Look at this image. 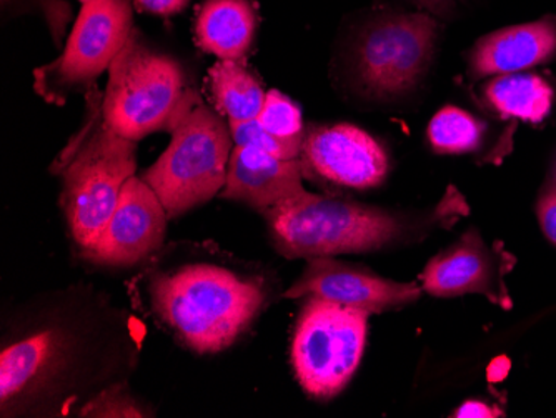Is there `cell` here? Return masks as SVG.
Returning <instances> with one entry per match:
<instances>
[{"label": "cell", "instance_id": "1", "mask_svg": "<svg viewBox=\"0 0 556 418\" xmlns=\"http://www.w3.org/2000/svg\"><path fill=\"white\" fill-rule=\"evenodd\" d=\"M265 297L261 280L217 262L162 268L147 283L150 314L195 354L229 349L254 322Z\"/></svg>", "mask_w": 556, "mask_h": 418}, {"label": "cell", "instance_id": "2", "mask_svg": "<svg viewBox=\"0 0 556 418\" xmlns=\"http://www.w3.org/2000/svg\"><path fill=\"white\" fill-rule=\"evenodd\" d=\"M89 109L83 129L52 167L62 177V211L80 254L99 239L137 170L136 140L105 124L100 97H92Z\"/></svg>", "mask_w": 556, "mask_h": 418}, {"label": "cell", "instance_id": "3", "mask_svg": "<svg viewBox=\"0 0 556 418\" xmlns=\"http://www.w3.org/2000/svg\"><path fill=\"white\" fill-rule=\"evenodd\" d=\"M200 102L180 62L150 47L137 30L112 62L100 96L105 124L136 142L172 132Z\"/></svg>", "mask_w": 556, "mask_h": 418}, {"label": "cell", "instance_id": "4", "mask_svg": "<svg viewBox=\"0 0 556 418\" xmlns=\"http://www.w3.org/2000/svg\"><path fill=\"white\" fill-rule=\"evenodd\" d=\"M275 249L289 258L371 252L402 239L399 215L357 202L305 192L265 214Z\"/></svg>", "mask_w": 556, "mask_h": 418}, {"label": "cell", "instance_id": "5", "mask_svg": "<svg viewBox=\"0 0 556 418\" xmlns=\"http://www.w3.org/2000/svg\"><path fill=\"white\" fill-rule=\"evenodd\" d=\"M232 142L220 114L202 102L172 130L164 154L142 176L168 218L205 204L224 190Z\"/></svg>", "mask_w": 556, "mask_h": 418}, {"label": "cell", "instance_id": "6", "mask_svg": "<svg viewBox=\"0 0 556 418\" xmlns=\"http://www.w3.org/2000/svg\"><path fill=\"white\" fill-rule=\"evenodd\" d=\"M370 312L308 297L296 320L292 365L296 380L315 398H332L361 365Z\"/></svg>", "mask_w": 556, "mask_h": 418}, {"label": "cell", "instance_id": "7", "mask_svg": "<svg viewBox=\"0 0 556 418\" xmlns=\"http://www.w3.org/2000/svg\"><path fill=\"white\" fill-rule=\"evenodd\" d=\"M439 24L428 12H382L352 46L353 76L364 92L396 97L414 89L435 52Z\"/></svg>", "mask_w": 556, "mask_h": 418}, {"label": "cell", "instance_id": "8", "mask_svg": "<svg viewBox=\"0 0 556 418\" xmlns=\"http://www.w3.org/2000/svg\"><path fill=\"white\" fill-rule=\"evenodd\" d=\"M134 33L130 0H90L83 4L61 58L34 72L36 92L62 105L68 93L89 89L109 72Z\"/></svg>", "mask_w": 556, "mask_h": 418}, {"label": "cell", "instance_id": "9", "mask_svg": "<svg viewBox=\"0 0 556 418\" xmlns=\"http://www.w3.org/2000/svg\"><path fill=\"white\" fill-rule=\"evenodd\" d=\"M167 218L157 193L142 177L134 176L99 239L80 255L104 267H132L164 245Z\"/></svg>", "mask_w": 556, "mask_h": 418}, {"label": "cell", "instance_id": "10", "mask_svg": "<svg viewBox=\"0 0 556 418\" xmlns=\"http://www.w3.org/2000/svg\"><path fill=\"white\" fill-rule=\"evenodd\" d=\"M514 264L510 254L489 248L478 230L471 229L448 251L428 262L421 283L425 292L435 297L480 293L493 304L510 308L505 277Z\"/></svg>", "mask_w": 556, "mask_h": 418}, {"label": "cell", "instance_id": "11", "mask_svg": "<svg viewBox=\"0 0 556 418\" xmlns=\"http://www.w3.org/2000/svg\"><path fill=\"white\" fill-rule=\"evenodd\" d=\"M303 172L350 189H371L386 180L389 157L365 130L350 124L314 127L302 145Z\"/></svg>", "mask_w": 556, "mask_h": 418}, {"label": "cell", "instance_id": "12", "mask_svg": "<svg viewBox=\"0 0 556 418\" xmlns=\"http://www.w3.org/2000/svg\"><path fill=\"white\" fill-rule=\"evenodd\" d=\"M417 283L383 279L357 265L330 257L308 258L307 267L286 292L287 299L318 297L361 311L386 312L420 297Z\"/></svg>", "mask_w": 556, "mask_h": 418}, {"label": "cell", "instance_id": "13", "mask_svg": "<svg viewBox=\"0 0 556 418\" xmlns=\"http://www.w3.org/2000/svg\"><path fill=\"white\" fill-rule=\"evenodd\" d=\"M300 159H278L255 147L236 145L220 195L243 202L262 215L307 192Z\"/></svg>", "mask_w": 556, "mask_h": 418}, {"label": "cell", "instance_id": "14", "mask_svg": "<svg viewBox=\"0 0 556 418\" xmlns=\"http://www.w3.org/2000/svg\"><path fill=\"white\" fill-rule=\"evenodd\" d=\"M556 58V18L543 17L486 34L470 58L473 77L505 76L539 67Z\"/></svg>", "mask_w": 556, "mask_h": 418}, {"label": "cell", "instance_id": "15", "mask_svg": "<svg viewBox=\"0 0 556 418\" xmlns=\"http://www.w3.org/2000/svg\"><path fill=\"white\" fill-rule=\"evenodd\" d=\"M255 30L257 14L249 0H207L197 15V43L220 61L245 58Z\"/></svg>", "mask_w": 556, "mask_h": 418}, {"label": "cell", "instance_id": "16", "mask_svg": "<svg viewBox=\"0 0 556 418\" xmlns=\"http://www.w3.org/2000/svg\"><path fill=\"white\" fill-rule=\"evenodd\" d=\"M485 97L502 117L539 124L552 112L555 89L536 74L515 72L493 77L485 87Z\"/></svg>", "mask_w": 556, "mask_h": 418}, {"label": "cell", "instance_id": "17", "mask_svg": "<svg viewBox=\"0 0 556 418\" xmlns=\"http://www.w3.org/2000/svg\"><path fill=\"white\" fill-rule=\"evenodd\" d=\"M208 79L215 104L229 122L258 118L267 92L240 61H218L208 72Z\"/></svg>", "mask_w": 556, "mask_h": 418}, {"label": "cell", "instance_id": "18", "mask_svg": "<svg viewBox=\"0 0 556 418\" xmlns=\"http://www.w3.org/2000/svg\"><path fill=\"white\" fill-rule=\"evenodd\" d=\"M485 137V124L458 107H445L428 126V139L443 154H467L477 151Z\"/></svg>", "mask_w": 556, "mask_h": 418}, {"label": "cell", "instance_id": "19", "mask_svg": "<svg viewBox=\"0 0 556 418\" xmlns=\"http://www.w3.org/2000/svg\"><path fill=\"white\" fill-rule=\"evenodd\" d=\"M257 121L271 136L303 145L305 132H303L302 114H300V109L282 92H278V90L267 92Z\"/></svg>", "mask_w": 556, "mask_h": 418}, {"label": "cell", "instance_id": "20", "mask_svg": "<svg viewBox=\"0 0 556 418\" xmlns=\"http://www.w3.org/2000/svg\"><path fill=\"white\" fill-rule=\"evenodd\" d=\"M0 2L5 15H39L49 27L55 46H61L72 18V8L67 0H0Z\"/></svg>", "mask_w": 556, "mask_h": 418}, {"label": "cell", "instance_id": "21", "mask_svg": "<svg viewBox=\"0 0 556 418\" xmlns=\"http://www.w3.org/2000/svg\"><path fill=\"white\" fill-rule=\"evenodd\" d=\"M230 132H232L236 145L255 147L258 151L267 152L278 159H299L302 154V143L287 142V140L278 139L261 126V122H230Z\"/></svg>", "mask_w": 556, "mask_h": 418}, {"label": "cell", "instance_id": "22", "mask_svg": "<svg viewBox=\"0 0 556 418\" xmlns=\"http://www.w3.org/2000/svg\"><path fill=\"white\" fill-rule=\"evenodd\" d=\"M79 414L83 417H146V410L121 385L100 390L80 408Z\"/></svg>", "mask_w": 556, "mask_h": 418}, {"label": "cell", "instance_id": "23", "mask_svg": "<svg viewBox=\"0 0 556 418\" xmlns=\"http://www.w3.org/2000/svg\"><path fill=\"white\" fill-rule=\"evenodd\" d=\"M536 217L543 236L556 245V179L542 190L536 204Z\"/></svg>", "mask_w": 556, "mask_h": 418}, {"label": "cell", "instance_id": "24", "mask_svg": "<svg viewBox=\"0 0 556 418\" xmlns=\"http://www.w3.org/2000/svg\"><path fill=\"white\" fill-rule=\"evenodd\" d=\"M190 0H134L137 9L147 14L168 15L179 14L189 5Z\"/></svg>", "mask_w": 556, "mask_h": 418}, {"label": "cell", "instance_id": "25", "mask_svg": "<svg viewBox=\"0 0 556 418\" xmlns=\"http://www.w3.org/2000/svg\"><path fill=\"white\" fill-rule=\"evenodd\" d=\"M502 411L493 408L492 405L483 404V402H467L462 405L453 417L470 418V417H500Z\"/></svg>", "mask_w": 556, "mask_h": 418}, {"label": "cell", "instance_id": "26", "mask_svg": "<svg viewBox=\"0 0 556 418\" xmlns=\"http://www.w3.org/2000/svg\"><path fill=\"white\" fill-rule=\"evenodd\" d=\"M464 0H425V11L437 18H448L460 8Z\"/></svg>", "mask_w": 556, "mask_h": 418}, {"label": "cell", "instance_id": "27", "mask_svg": "<svg viewBox=\"0 0 556 418\" xmlns=\"http://www.w3.org/2000/svg\"><path fill=\"white\" fill-rule=\"evenodd\" d=\"M415 5H418V8L425 9V0H412Z\"/></svg>", "mask_w": 556, "mask_h": 418}, {"label": "cell", "instance_id": "28", "mask_svg": "<svg viewBox=\"0 0 556 418\" xmlns=\"http://www.w3.org/2000/svg\"><path fill=\"white\" fill-rule=\"evenodd\" d=\"M80 2H83V4H87V2H90V0H80Z\"/></svg>", "mask_w": 556, "mask_h": 418}]
</instances>
